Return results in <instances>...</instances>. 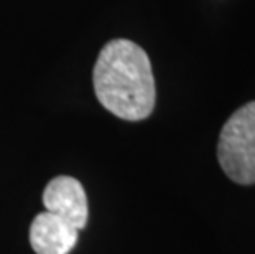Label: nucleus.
I'll return each instance as SVG.
<instances>
[{
	"mask_svg": "<svg viewBox=\"0 0 255 254\" xmlns=\"http://www.w3.org/2000/svg\"><path fill=\"white\" fill-rule=\"evenodd\" d=\"M92 83L97 99L124 121H142L153 112L155 78L148 55L137 43L117 38L102 48Z\"/></svg>",
	"mask_w": 255,
	"mask_h": 254,
	"instance_id": "f257e3e1",
	"label": "nucleus"
},
{
	"mask_svg": "<svg viewBox=\"0 0 255 254\" xmlns=\"http://www.w3.org/2000/svg\"><path fill=\"white\" fill-rule=\"evenodd\" d=\"M28 236L36 254H69L78 245L79 230L63 216L43 212L31 221Z\"/></svg>",
	"mask_w": 255,
	"mask_h": 254,
	"instance_id": "20e7f679",
	"label": "nucleus"
},
{
	"mask_svg": "<svg viewBox=\"0 0 255 254\" xmlns=\"http://www.w3.org/2000/svg\"><path fill=\"white\" fill-rule=\"evenodd\" d=\"M43 205L46 212L63 216L76 230H83L88 225V195L78 178L68 175L53 178L43 192Z\"/></svg>",
	"mask_w": 255,
	"mask_h": 254,
	"instance_id": "7ed1b4c3",
	"label": "nucleus"
},
{
	"mask_svg": "<svg viewBox=\"0 0 255 254\" xmlns=\"http://www.w3.org/2000/svg\"><path fill=\"white\" fill-rule=\"evenodd\" d=\"M221 169L239 185L255 183V101L237 109L224 124L218 142Z\"/></svg>",
	"mask_w": 255,
	"mask_h": 254,
	"instance_id": "f03ea898",
	"label": "nucleus"
}]
</instances>
